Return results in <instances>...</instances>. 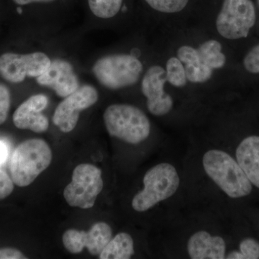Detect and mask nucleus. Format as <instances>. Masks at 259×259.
I'll list each match as a JSON object with an SVG mask.
<instances>
[{"label": "nucleus", "instance_id": "1", "mask_svg": "<svg viewBox=\"0 0 259 259\" xmlns=\"http://www.w3.org/2000/svg\"><path fill=\"white\" fill-rule=\"evenodd\" d=\"M204 171L231 198H241L250 194L252 184L238 161L226 151L212 149L202 158Z\"/></svg>", "mask_w": 259, "mask_h": 259}, {"label": "nucleus", "instance_id": "2", "mask_svg": "<svg viewBox=\"0 0 259 259\" xmlns=\"http://www.w3.org/2000/svg\"><path fill=\"white\" fill-rule=\"evenodd\" d=\"M52 161L50 146L42 139L27 140L15 148L10 159L11 178L18 187L32 184Z\"/></svg>", "mask_w": 259, "mask_h": 259}, {"label": "nucleus", "instance_id": "3", "mask_svg": "<svg viewBox=\"0 0 259 259\" xmlns=\"http://www.w3.org/2000/svg\"><path fill=\"white\" fill-rule=\"evenodd\" d=\"M103 118L109 135L127 144H139L147 139L151 133L147 116L134 105H110L105 110Z\"/></svg>", "mask_w": 259, "mask_h": 259}, {"label": "nucleus", "instance_id": "4", "mask_svg": "<svg viewBox=\"0 0 259 259\" xmlns=\"http://www.w3.org/2000/svg\"><path fill=\"white\" fill-rule=\"evenodd\" d=\"M180 184L178 172L173 165L158 163L145 174L144 189L133 199V208L137 212H146L172 197L176 193Z\"/></svg>", "mask_w": 259, "mask_h": 259}, {"label": "nucleus", "instance_id": "5", "mask_svg": "<svg viewBox=\"0 0 259 259\" xmlns=\"http://www.w3.org/2000/svg\"><path fill=\"white\" fill-rule=\"evenodd\" d=\"M177 58L185 64L187 80L192 83H204L212 77L213 70L226 64L222 46L215 40H209L197 49L184 46L177 51Z\"/></svg>", "mask_w": 259, "mask_h": 259}, {"label": "nucleus", "instance_id": "6", "mask_svg": "<svg viewBox=\"0 0 259 259\" xmlns=\"http://www.w3.org/2000/svg\"><path fill=\"white\" fill-rule=\"evenodd\" d=\"M93 71L97 79L105 88L120 90L132 86L139 81L143 65L134 56L115 54L97 60Z\"/></svg>", "mask_w": 259, "mask_h": 259}, {"label": "nucleus", "instance_id": "7", "mask_svg": "<svg viewBox=\"0 0 259 259\" xmlns=\"http://www.w3.org/2000/svg\"><path fill=\"white\" fill-rule=\"evenodd\" d=\"M103 187L101 170L95 165L81 163L74 168L72 180L63 194L71 207L90 209L95 205Z\"/></svg>", "mask_w": 259, "mask_h": 259}, {"label": "nucleus", "instance_id": "8", "mask_svg": "<svg viewBox=\"0 0 259 259\" xmlns=\"http://www.w3.org/2000/svg\"><path fill=\"white\" fill-rule=\"evenodd\" d=\"M256 14L252 0H224L216 20L218 32L229 40L248 36Z\"/></svg>", "mask_w": 259, "mask_h": 259}, {"label": "nucleus", "instance_id": "9", "mask_svg": "<svg viewBox=\"0 0 259 259\" xmlns=\"http://www.w3.org/2000/svg\"><path fill=\"white\" fill-rule=\"evenodd\" d=\"M51 63L49 56L42 52L6 53L0 56V74L6 81L20 83L26 77H38L49 69Z\"/></svg>", "mask_w": 259, "mask_h": 259}, {"label": "nucleus", "instance_id": "10", "mask_svg": "<svg viewBox=\"0 0 259 259\" xmlns=\"http://www.w3.org/2000/svg\"><path fill=\"white\" fill-rule=\"evenodd\" d=\"M96 89L90 85L80 87L56 107L53 122L63 133L72 131L77 125L80 112L93 106L98 100Z\"/></svg>", "mask_w": 259, "mask_h": 259}, {"label": "nucleus", "instance_id": "11", "mask_svg": "<svg viewBox=\"0 0 259 259\" xmlns=\"http://www.w3.org/2000/svg\"><path fill=\"white\" fill-rule=\"evenodd\" d=\"M112 238L111 228L106 223H95L88 231L67 230L62 237L66 249L71 253H79L86 247L90 254L100 255Z\"/></svg>", "mask_w": 259, "mask_h": 259}, {"label": "nucleus", "instance_id": "12", "mask_svg": "<svg viewBox=\"0 0 259 259\" xmlns=\"http://www.w3.org/2000/svg\"><path fill=\"white\" fill-rule=\"evenodd\" d=\"M166 81V71L159 66H151L143 79L141 90L147 98L148 111L153 115H166L173 108V99L164 91Z\"/></svg>", "mask_w": 259, "mask_h": 259}, {"label": "nucleus", "instance_id": "13", "mask_svg": "<svg viewBox=\"0 0 259 259\" xmlns=\"http://www.w3.org/2000/svg\"><path fill=\"white\" fill-rule=\"evenodd\" d=\"M49 100L44 95H35L25 100L18 107L13 120L19 129L30 130L42 134L49 128V120L42 112L47 108Z\"/></svg>", "mask_w": 259, "mask_h": 259}, {"label": "nucleus", "instance_id": "14", "mask_svg": "<svg viewBox=\"0 0 259 259\" xmlns=\"http://www.w3.org/2000/svg\"><path fill=\"white\" fill-rule=\"evenodd\" d=\"M37 81L41 86L52 89L56 95L64 98L79 88L72 66L68 61L61 59L51 61L49 69L37 77Z\"/></svg>", "mask_w": 259, "mask_h": 259}, {"label": "nucleus", "instance_id": "15", "mask_svg": "<svg viewBox=\"0 0 259 259\" xmlns=\"http://www.w3.org/2000/svg\"><path fill=\"white\" fill-rule=\"evenodd\" d=\"M187 251L192 259L226 258V244L221 237L208 232H196L189 239Z\"/></svg>", "mask_w": 259, "mask_h": 259}, {"label": "nucleus", "instance_id": "16", "mask_svg": "<svg viewBox=\"0 0 259 259\" xmlns=\"http://www.w3.org/2000/svg\"><path fill=\"white\" fill-rule=\"evenodd\" d=\"M236 161L252 185L259 189V136H248L240 143Z\"/></svg>", "mask_w": 259, "mask_h": 259}, {"label": "nucleus", "instance_id": "17", "mask_svg": "<svg viewBox=\"0 0 259 259\" xmlns=\"http://www.w3.org/2000/svg\"><path fill=\"white\" fill-rule=\"evenodd\" d=\"M134 254V243L132 237L127 233L116 235L107 243L102 253L100 259H129Z\"/></svg>", "mask_w": 259, "mask_h": 259}, {"label": "nucleus", "instance_id": "18", "mask_svg": "<svg viewBox=\"0 0 259 259\" xmlns=\"http://www.w3.org/2000/svg\"><path fill=\"white\" fill-rule=\"evenodd\" d=\"M89 6L95 16L100 18H113L119 13L122 0H88Z\"/></svg>", "mask_w": 259, "mask_h": 259}, {"label": "nucleus", "instance_id": "19", "mask_svg": "<svg viewBox=\"0 0 259 259\" xmlns=\"http://www.w3.org/2000/svg\"><path fill=\"white\" fill-rule=\"evenodd\" d=\"M166 81L177 88H182L187 84V74L185 66L176 57H171L166 63Z\"/></svg>", "mask_w": 259, "mask_h": 259}, {"label": "nucleus", "instance_id": "20", "mask_svg": "<svg viewBox=\"0 0 259 259\" xmlns=\"http://www.w3.org/2000/svg\"><path fill=\"white\" fill-rule=\"evenodd\" d=\"M228 259L259 258V243L253 238H245L240 243L239 250L233 251L226 256Z\"/></svg>", "mask_w": 259, "mask_h": 259}, {"label": "nucleus", "instance_id": "21", "mask_svg": "<svg viewBox=\"0 0 259 259\" xmlns=\"http://www.w3.org/2000/svg\"><path fill=\"white\" fill-rule=\"evenodd\" d=\"M153 9L164 13H179L185 9L190 0H145Z\"/></svg>", "mask_w": 259, "mask_h": 259}, {"label": "nucleus", "instance_id": "22", "mask_svg": "<svg viewBox=\"0 0 259 259\" xmlns=\"http://www.w3.org/2000/svg\"><path fill=\"white\" fill-rule=\"evenodd\" d=\"M243 66L248 72L259 74V44L253 47L245 56Z\"/></svg>", "mask_w": 259, "mask_h": 259}, {"label": "nucleus", "instance_id": "23", "mask_svg": "<svg viewBox=\"0 0 259 259\" xmlns=\"http://www.w3.org/2000/svg\"><path fill=\"white\" fill-rule=\"evenodd\" d=\"M10 102L9 90L4 85L0 84V125L4 123L8 118Z\"/></svg>", "mask_w": 259, "mask_h": 259}, {"label": "nucleus", "instance_id": "24", "mask_svg": "<svg viewBox=\"0 0 259 259\" xmlns=\"http://www.w3.org/2000/svg\"><path fill=\"white\" fill-rule=\"evenodd\" d=\"M14 190V182L8 174L0 168V200L9 197Z\"/></svg>", "mask_w": 259, "mask_h": 259}, {"label": "nucleus", "instance_id": "25", "mask_svg": "<svg viewBox=\"0 0 259 259\" xmlns=\"http://www.w3.org/2000/svg\"><path fill=\"white\" fill-rule=\"evenodd\" d=\"M27 257L20 250L13 248H0V259H25Z\"/></svg>", "mask_w": 259, "mask_h": 259}, {"label": "nucleus", "instance_id": "26", "mask_svg": "<svg viewBox=\"0 0 259 259\" xmlns=\"http://www.w3.org/2000/svg\"><path fill=\"white\" fill-rule=\"evenodd\" d=\"M8 155V148L5 143L0 141V166L6 161Z\"/></svg>", "mask_w": 259, "mask_h": 259}, {"label": "nucleus", "instance_id": "27", "mask_svg": "<svg viewBox=\"0 0 259 259\" xmlns=\"http://www.w3.org/2000/svg\"><path fill=\"white\" fill-rule=\"evenodd\" d=\"M16 4L25 5L34 3H50L54 0H13Z\"/></svg>", "mask_w": 259, "mask_h": 259}, {"label": "nucleus", "instance_id": "28", "mask_svg": "<svg viewBox=\"0 0 259 259\" xmlns=\"http://www.w3.org/2000/svg\"><path fill=\"white\" fill-rule=\"evenodd\" d=\"M257 2H258V6H259V0H257Z\"/></svg>", "mask_w": 259, "mask_h": 259}]
</instances>
